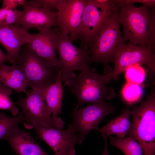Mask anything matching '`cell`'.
<instances>
[{
  "instance_id": "6da1fadb",
  "label": "cell",
  "mask_w": 155,
  "mask_h": 155,
  "mask_svg": "<svg viewBox=\"0 0 155 155\" xmlns=\"http://www.w3.org/2000/svg\"><path fill=\"white\" fill-rule=\"evenodd\" d=\"M119 20L123 28L122 40L151 50L155 53V7L119 4Z\"/></svg>"
},
{
  "instance_id": "7a4b0ae2",
  "label": "cell",
  "mask_w": 155,
  "mask_h": 155,
  "mask_svg": "<svg viewBox=\"0 0 155 155\" xmlns=\"http://www.w3.org/2000/svg\"><path fill=\"white\" fill-rule=\"evenodd\" d=\"M86 66L72 81L70 87L71 94L75 95L77 102L74 109L82 104L102 103L112 99L116 96L115 89L106 85L108 82L105 74L100 75Z\"/></svg>"
},
{
  "instance_id": "3957f363",
  "label": "cell",
  "mask_w": 155,
  "mask_h": 155,
  "mask_svg": "<svg viewBox=\"0 0 155 155\" xmlns=\"http://www.w3.org/2000/svg\"><path fill=\"white\" fill-rule=\"evenodd\" d=\"M118 16L119 7L95 35L89 46L92 62L104 65V74L112 71L109 64L113 63L116 52L125 44L122 40Z\"/></svg>"
},
{
  "instance_id": "277c9868",
  "label": "cell",
  "mask_w": 155,
  "mask_h": 155,
  "mask_svg": "<svg viewBox=\"0 0 155 155\" xmlns=\"http://www.w3.org/2000/svg\"><path fill=\"white\" fill-rule=\"evenodd\" d=\"M127 135L141 146L143 155H155V92L153 88L145 100L133 107Z\"/></svg>"
},
{
  "instance_id": "5b68a950",
  "label": "cell",
  "mask_w": 155,
  "mask_h": 155,
  "mask_svg": "<svg viewBox=\"0 0 155 155\" xmlns=\"http://www.w3.org/2000/svg\"><path fill=\"white\" fill-rule=\"evenodd\" d=\"M118 7V0H86L75 39L80 40L81 48L89 50L95 35Z\"/></svg>"
},
{
  "instance_id": "8992f818",
  "label": "cell",
  "mask_w": 155,
  "mask_h": 155,
  "mask_svg": "<svg viewBox=\"0 0 155 155\" xmlns=\"http://www.w3.org/2000/svg\"><path fill=\"white\" fill-rule=\"evenodd\" d=\"M31 90L41 89L55 82L58 72L49 62L36 55L27 45L22 49L17 65Z\"/></svg>"
},
{
  "instance_id": "52a82bcc",
  "label": "cell",
  "mask_w": 155,
  "mask_h": 155,
  "mask_svg": "<svg viewBox=\"0 0 155 155\" xmlns=\"http://www.w3.org/2000/svg\"><path fill=\"white\" fill-rule=\"evenodd\" d=\"M56 51L62 81L70 87L76 76L74 72L81 70L92 62L90 50L75 46L68 36L60 32L57 39Z\"/></svg>"
},
{
  "instance_id": "ba28073f",
  "label": "cell",
  "mask_w": 155,
  "mask_h": 155,
  "mask_svg": "<svg viewBox=\"0 0 155 155\" xmlns=\"http://www.w3.org/2000/svg\"><path fill=\"white\" fill-rule=\"evenodd\" d=\"M25 98L19 94L14 102L20 106L24 117V125L32 123L46 127L63 129L65 123L60 117H53L48 111L42 93L41 89L28 91Z\"/></svg>"
},
{
  "instance_id": "9c48e42d",
  "label": "cell",
  "mask_w": 155,
  "mask_h": 155,
  "mask_svg": "<svg viewBox=\"0 0 155 155\" xmlns=\"http://www.w3.org/2000/svg\"><path fill=\"white\" fill-rule=\"evenodd\" d=\"M114 67L105 74L109 83L117 79L119 75L131 66L146 65L153 73L155 70V55L149 48L129 42L125 44L116 52L113 63Z\"/></svg>"
},
{
  "instance_id": "30bf717a",
  "label": "cell",
  "mask_w": 155,
  "mask_h": 155,
  "mask_svg": "<svg viewBox=\"0 0 155 155\" xmlns=\"http://www.w3.org/2000/svg\"><path fill=\"white\" fill-rule=\"evenodd\" d=\"M28 129H33L37 137L44 141L55 155H75L74 146L79 143L77 131L71 123L66 130L44 126L34 123L24 125Z\"/></svg>"
},
{
  "instance_id": "8fae6325",
  "label": "cell",
  "mask_w": 155,
  "mask_h": 155,
  "mask_svg": "<svg viewBox=\"0 0 155 155\" xmlns=\"http://www.w3.org/2000/svg\"><path fill=\"white\" fill-rule=\"evenodd\" d=\"M116 108L111 103H102L88 104L79 109H74L71 115V123L78 133L79 144H81L87 134L92 130L98 129V126L107 115L113 113Z\"/></svg>"
},
{
  "instance_id": "7c38bea8",
  "label": "cell",
  "mask_w": 155,
  "mask_h": 155,
  "mask_svg": "<svg viewBox=\"0 0 155 155\" xmlns=\"http://www.w3.org/2000/svg\"><path fill=\"white\" fill-rule=\"evenodd\" d=\"M22 13L15 24L39 32L57 26V12L39 6L31 0H25Z\"/></svg>"
},
{
  "instance_id": "4fadbf2b",
  "label": "cell",
  "mask_w": 155,
  "mask_h": 155,
  "mask_svg": "<svg viewBox=\"0 0 155 155\" xmlns=\"http://www.w3.org/2000/svg\"><path fill=\"white\" fill-rule=\"evenodd\" d=\"M86 0H66L57 12V26L60 33L75 40L80 25Z\"/></svg>"
},
{
  "instance_id": "5bb4252c",
  "label": "cell",
  "mask_w": 155,
  "mask_h": 155,
  "mask_svg": "<svg viewBox=\"0 0 155 155\" xmlns=\"http://www.w3.org/2000/svg\"><path fill=\"white\" fill-rule=\"evenodd\" d=\"M60 33L59 28L44 30L36 34H31L27 45L38 55L50 63L59 71L58 59L56 54V43Z\"/></svg>"
},
{
  "instance_id": "9a60e30c",
  "label": "cell",
  "mask_w": 155,
  "mask_h": 155,
  "mask_svg": "<svg viewBox=\"0 0 155 155\" xmlns=\"http://www.w3.org/2000/svg\"><path fill=\"white\" fill-rule=\"evenodd\" d=\"M31 34L21 26L14 24L0 26V44L5 49L9 61L17 65L22 46L29 42Z\"/></svg>"
},
{
  "instance_id": "2e32d148",
  "label": "cell",
  "mask_w": 155,
  "mask_h": 155,
  "mask_svg": "<svg viewBox=\"0 0 155 155\" xmlns=\"http://www.w3.org/2000/svg\"><path fill=\"white\" fill-rule=\"evenodd\" d=\"M5 140L17 155H50L45 152L30 135V132L17 127Z\"/></svg>"
},
{
  "instance_id": "e0dca14e",
  "label": "cell",
  "mask_w": 155,
  "mask_h": 155,
  "mask_svg": "<svg viewBox=\"0 0 155 155\" xmlns=\"http://www.w3.org/2000/svg\"><path fill=\"white\" fill-rule=\"evenodd\" d=\"M0 82L18 93L27 94L28 86L25 77L17 65L0 64Z\"/></svg>"
},
{
  "instance_id": "ac0fdd59",
  "label": "cell",
  "mask_w": 155,
  "mask_h": 155,
  "mask_svg": "<svg viewBox=\"0 0 155 155\" xmlns=\"http://www.w3.org/2000/svg\"><path fill=\"white\" fill-rule=\"evenodd\" d=\"M62 75L59 71L57 79L54 83L41 89L47 109L52 117L61 113L62 102L64 93Z\"/></svg>"
},
{
  "instance_id": "d6986e66",
  "label": "cell",
  "mask_w": 155,
  "mask_h": 155,
  "mask_svg": "<svg viewBox=\"0 0 155 155\" xmlns=\"http://www.w3.org/2000/svg\"><path fill=\"white\" fill-rule=\"evenodd\" d=\"M131 111L129 107H127L119 116L111 120L104 126L98 128V131L103 139L108 138L112 135H116L119 139H123L127 134L131 123L130 117Z\"/></svg>"
},
{
  "instance_id": "ffe728a7",
  "label": "cell",
  "mask_w": 155,
  "mask_h": 155,
  "mask_svg": "<svg viewBox=\"0 0 155 155\" xmlns=\"http://www.w3.org/2000/svg\"><path fill=\"white\" fill-rule=\"evenodd\" d=\"M111 145L121 150L125 155H143L142 148L138 142L130 136L123 139L110 136Z\"/></svg>"
},
{
  "instance_id": "44dd1931",
  "label": "cell",
  "mask_w": 155,
  "mask_h": 155,
  "mask_svg": "<svg viewBox=\"0 0 155 155\" xmlns=\"http://www.w3.org/2000/svg\"><path fill=\"white\" fill-rule=\"evenodd\" d=\"M22 112L16 116H7L0 112V140H5L18 127L19 124L24 121Z\"/></svg>"
},
{
  "instance_id": "7402d4cb",
  "label": "cell",
  "mask_w": 155,
  "mask_h": 155,
  "mask_svg": "<svg viewBox=\"0 0 155 155\" xmlns=\"http://www.w3.org/2000/svg\"><path fill=\"white\" fill-rule=\"evenodd\" d=\"M143 89L142 84L127 82L123 87L121 95L124 102L129 106L139 101L142 97Z\"/></svg>"
},
{
  "instance_id": "603a6c76",
  "label": "cell",
  "mask_w": 155,
  "mask_h": 155,
  "mask_svg": "<svg viewBox=\"0 0 155 155\" xmlns=\"http://www.w3.org/2000/svg\"><path fill=\"white\" fill-rule=\"evenodd\" d=\"M11 89L0 82V109L9 111L14 116L17 115L19 109L10 99Z\"/></svg>"
},
{
  "instance_id": "cb8c5ba5",
  "label": "cell",
  "mask_w": 155,
  "mask_h": 155,
  "mask_svg": "<svg viewBox=\"0 0 155 155\" xmlns=\"http://www.w3.org/2000/svg\"><path fill=\"white\" fill-rule=\"evenodd\" d=\"M125 76L127 82L142 84L146 77L145 69L140 65H135L127 67L125 71Z\"/></svg>"
},
{
  "instance_id": "d4e9b609",
  "label": "cell",
  "mask_w": 155,
  "mask_h": 155,
  "mask_svg": "<svg viewBox=\"0 0 155 155\" xmlns=\"http://www.w3.org/2000/svg\"><path fill=\"white\" fill-rule=\"evenodd\" d=\"M18 17V13L15 10L7 9L2 7L0 8V26L13 25Z\"/></svg>"
},
{
  "instance_id": "484cf974",
  "label": "cell",
  "mask_w": 155,
  "mask_h": 155,
  "mask_svg": "<svg viewBox=\"0 0 155 155\" xmlns=\"http://www.w3.org/2000/svg\"><path fill=\"white\" fill-rule=\"evenodd\" d=\"M36 5L49 10L58 11L61 8L65 0H32Z\"/></svg>"
},
{
  "instance_id": "4316f807",
  "label": "cell",
  "mask_w": 155,
  "mask_h": 155,
  "mask_svg": "<svg viewBox=\"0 0 155 155\" xmlns=\"http://www.w3.org/2000/svg\"><path fill=\"white\" fill-rule=\"evenodd\" d=\"M25 2V0H4L2 7L7 9L14 10L16 9L18 5L24 6Z\"/></svg>"
},
{
  "instance_id": "83f0119b",
  "label": "cell",
  "mask_w": 155,
  "mask_h": 155,
  "mask_svg": "<svg viewBox=\"0 0 155 155\" xmlns=\"http://www.w3.org/2000/svg\"><path fill=\"white\" fill-rule=\"evenodd\" d=\"M118 2L120 4H133L139 3L152 7H154L155 5L154 0H118Z\"/></svg>"
},
{
  "instance_id": "f1b7e54d",
  "label": "cell",
  "mask_w": 155,
  "mask_h": 155,
  "mask_svg": "<svg viewBox=\"0 0 155 155\" xmlns=\"http://www.w3.org/2000/svg\"><path fill=\"white\" fill-rule=\"evenodd\" d=\"M9 61L6 54L4 53L0 48V64Z\"/></svg>"
},
{
  "instance_id": "f546056e",
  "label": "cell",
  "mask_w": 155,
  "mask_h": 155,
  "mask_svg": "<svg viewBox=\"0 0 155 155\" xmlns=\"http://www.w3.org/2000/svg\"><path fill=\"white\" fill-rule=\"evenodd\" d=\"M107 139L108 138L104 139V148L103 152L101 155H110L108 150ZM113 155H117L114 154Z\"/></svg>"
}]
</instances>
